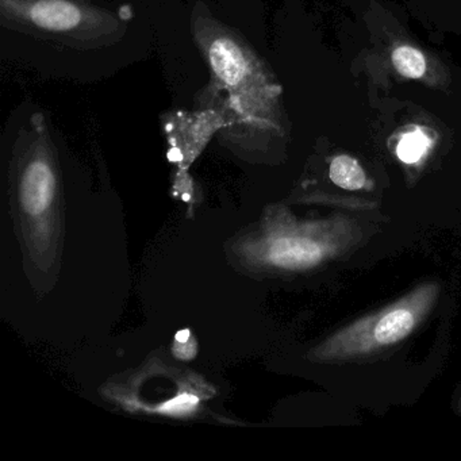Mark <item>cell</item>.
Wrapping results in <instances>:
<instances>
[{"instance_id": "6da1fadb", "label": "cell", "mask_w": 461, "mask_h": 461, "mask_svg": "<svg viewBox=\"0 0 461 461\" xmlns=\"http://www.w3.org/2000/svg\"><path fill=\"white\" fill-rule=\"evenodd\" d=\"M436 283H425L380 312L345 326L312 352L320 361L372 355L403 341L429 314L438 296Z\"/></svg>"}, {"instance_id": "7a4b0ae2", "label": "cell", "mask_w": 461, "mask_h": 461, "mask_svg": "<svg viewBox=\"0 0 461 461\" xmlns=\"http://www.w3.org/2000/svg\"><path fill=\"white\" fill-rule=\"evenodd\" d=\"M352 237V222L344 217L293 226L269 240L267 258L282 268H312L339 255Z\"/></svg>"}, {"instance_id": "3957f363", "label": "cell", "mask_w": 461, "mask_h": 461, "mask_svg": "<svg viewBox=\"0 0 461 461\" xmlns=\"http://www.w3.org/2000/svg\"><path fill=\"white\" fill-rule=\"evenodd\" d=\"M56 179L50 164L36 160L29 164L21 183V199L31 214L39 215L52 204Z\"/></svg>"}, {"instance_id": "277c9868", "label": "cell", "mask_w": 461, "mask_h": 461, "mask_svg": "<svg viewBox=\"0 0 461 461\" xmlns=\"http://www.w3.org/2000/svg\"><path fill=\"white\" fill-rule=\"evenodd\" d=\"M33 20L48 29H68L79 23L77 10L66 2H40L34 6Z\"/></svg>"}, {"instance_id": "5b68a950", "label": "cell", "mask_w": 461, "mask_h": 461, "mask_svg": "<svg viewBox=\"0 0 461 461\" xmlns=\"http://www.w3.org/2000/svg\"><path fill=\"white\" fill-rule=\"evenodd\" d=\"M329 177L334 185L348 191L363 190L366 176L360 164L350 156H337L329 167Z\"/></svg>"}, {"instance_id": "8992f818", "label": "cell", "mask_w": 461, "mask_h": 461, "mask_svg": "<svg viewBox=\"0 0 461 461\" xmlns=\"http://www.w3.org/2000/svg\"><path fill=\"white\" fill-rule=\"evenodd\" d=\"M393 64L402 77L420 79L426 72L425 56L409 45H402L393 52Z\"/></svg>"}, {"instance_id": "52a82bcc", "label": "cell", "mask_w": 461, "mask_h": 461, "mask_svg": "<svg viewBox=\"0 0 461 461\" xmlns=\"http://www.w3.org/2000/svg\"><path fill=\"white\" fill-rule=\"evenodd\" d=\"M429 147H430V140L422 129H417L402 137L396 147V155L403 163L415 164L425 156Z\"/></svg>"}, {"instance_id": "ba28073f", "label": "cell", "mask_w": 461, "mask_h": 461, "mask_svg": "<svg viewBox=\"0 0 461 461\" xmlns=\"http://www.w3.org/2000/svg\"><path fill=\"white\" fill-rule=\"evenodd\" d=\"M193 406H195V399L190 398V395H185L167 404L166 410L171 414H185L188 409H193Z\"/></svg>"}]
</instances>
